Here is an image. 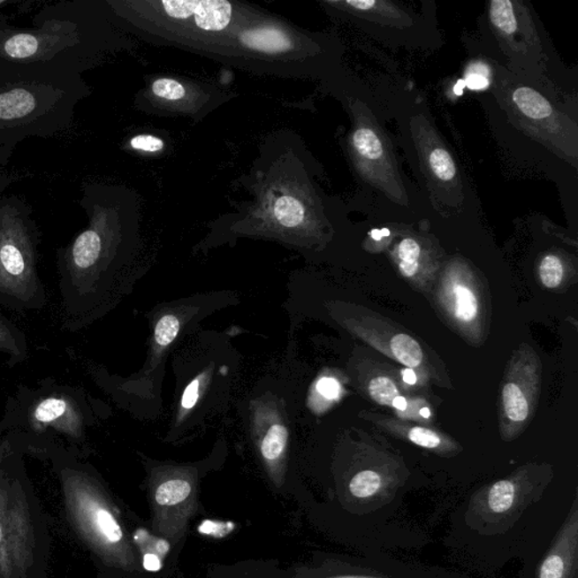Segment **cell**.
I'll use <instances>...</instances> for the list:
<instances>
[{"label": "cell", "mask_w": 578, "mask_h": 578, "mask_svg": "<svg viewBox=\"0 0 578 578\" xmlns=\"http://www.w3.org/2000/svg\"><path fill=\"white\" fill-rule=\"evenodd\" d=\"M57 469L65 516L101 577L144 578L132 535L100 480L75 462H60Z\"/></svg>", "instance_id": "6da1fadb"}, {"label": "cell", "mask_w": 578, "mask_h": 578, "mask_svg": "<svg viewBox=\"0 0 578 578\" xmlns=\"http://www.w3.org/2000/svg\"><path fill=\"white\" fill-rule=\"evenodd\" d=\"M50 527L26 468L0 466V578H48Z\"/></svg>", "instance_id": "7a4b0ae2"}, {"label": "cell", "mask_w": 578, "mask_h": 578, "mask_svg": "<svg viewBox=\"0 0 578 578\" xmlns=\"http://www.w3.org/2000/svg\"><path fill=\"white\" fill-rule=\"evenodd\" d=\"M155 535L177 544L183 538L198 502L193 480L172 477L158 483L150 494Z\"/></svg>", "instance_id": "3957f363"}, {"label": "cell", "mask_w": 578, "mask_h": 578, "mask_svg": "<svg viewBox=\"0 0 578 578\" xmlns=\"http://www.w3.org/2000/svg\"><path fill=\"white\" fill-rule=\"evenodd\" d=\"M35 280L30 252L19 240H0V291L27 302L34 295Z\"/></svg>", "instance_id": "277c9868"}, {"label": "cell", "mask_w": 578, "mask_h": 578, "mask_svg": "<svg viewBox=\"0 0 578 578\" xmlns=\"http://www.w3.org/2000/svg\"><path fill=\"white\" fill-rule=\"evenodd\" d=\"M169 19L186 22L198 30L221 32L230 26L234 10L226 0H166L158 3Z\"/></svg>", "instance_id": "5b68a950"}, {"label": "cell", "mask_w": 578, "mask_h": 578, "mask_svg": "<svg viewBox=\"0 0 578 578\" xmlns=\"http://www.w3.org/2000/svg\"><path fill=\"white\" fill-rule=\"evenodd\" d=\"M288 442V430L280 422L270 426L260 442V453L270 469L274 470L283 461Z\"/></svg>", "instance_id": "8992f818"}, {"label": "cell", "mask_w": 578, "mask_h": 578, "mask_svg": "<svg viewBox=\"0 0 578 578\" xmlns=\"http://www.w3.org/2000/svg\"><path fill=\"white\" fill-rule=\"evenodd\" d=\"M516 108L532 120L543 121L552 116V107L540 93L530 87H519L513 93Z\"/></svg>", "instance_id": "52a82bcc"}, {"label": "cell", "mask_w": 578, "mask_h": 578, "mask_svg": "<svg viewBox=\"0 0 578 578\" xmlns=\"http://www.w3.org/2000/svg\"><path fill=\"white\" fill-rule=\"evenodd\" d=\"M503 407L508 421L513 422H523L530 414L527 393L516 382H508L504 385Z\"/></svg>", "instance_id": "ba28073f"}, {"label": "cell", "mask_w": 578, "mask_h": 578, "mask_svg": "<svg viewBox=\"0 0 578 578\" xmlns=\"http://www.w3.org/2000/svg\"><path fill=\"white\" fill-rule=\"evenodd\" d=\"M249 47L268 54L282 52L291 46V41L277 28L264 27L250 32L247 36Z\"/></svg>", "instance_id": "9c48e42d"}, {"label": "cell", "mask_w": 578, "mask_h": 578, "mask_svg": "<svg viewBox=\"0 0 578 578\" xmlns=\"http://www.w3.org/2000/svg\"><path fill=\"white\" fill-rule=\"evenodd\" d=\"M354 148L365 163L381 162L384 149L380 138L372 128L361 127L353 135Z\"/></svg>", "instance_id": "30bf717a"}, {"label": "cell", "mask_w": 578, "mask_h": 578, "mask_svg": "<svg viewBox=\"0 0 578 578\" xmlns=\"http://www.w3.org/2000/svg\"><path fill=\"white\" fill-rule=\"evenodd\" d=\"M390 350L391 355L410 369L418 368L424 360V353H422L421 345L414 338L407 336L405 333H399L392 338Z\"/></svg>", "instance_id": "8fae6325"}, {"label": "cell", "mask_w": 578, "mask_h": 578, "mask_svg": "<svg viewBox=\"0 0 578 578\" xmlns=\"http://www.w3.org/2000/svg\"><path fill=\"white\" fill-rule=\"evenodd\" d=\"M34 107V97L27 91H13L0 95V118L2 119L26 117Z\"/></svg>", "instance_id": "7c38bea8"}, {"label": "cell", "mask_w": 578, "mask_h": 578, "mask_svg": "<svg viewBox=\"0 0 578 578\" xmlns=\"http://www.w3.org/2000/svg\"><path fill=\"white\" fill-rule=\"evenodd\" d=\"M453 295V313L462 323H471L478 316V300L466 285L455 284L451 289Z\"/></svg>", "instance_id": "4fadbf2b"}, {"label": "cell", "mask_w": 578, "mask_h": 578, "mask_svg": "<svg viewBox=\"0 0 578 578\" xmlns=\"http://www.w3.org/2000/svg\"><path fill=\"white\" fill-rule=\"evenodd\" d=\"M427 166L437 181L449 183L457 178L458 170L453 158L441 146H435L427 154Z\"/></svg>", "instance_id": "5bb4252c"}, {"label": "cell", "mask_w": 578, "mask_h": 578, "mask_svg": "<svg viewBox=\"0 0 578 578\" xmlns=\"http://www.w3.org/2000/svg\"><path fill=\"white\" fill-rule=\"evenodd\" d=\"M274 215L280 225L293 229L304 222L305 209L299 199L283 195L275 202Z\"/></svg>", "instance_id": "9a60e30c"}, {"label": "cell", "mask_w": 578, "mask_h": 578, "mask_svg": "<svg viewBox=\"0 0 578 578\" xmlns=\"http://www.w3.org/2000/svg\"><path fill=\"white\" fill-rule=\"evenodd\" d=\"M422 247L416 240H402L398 246L399 268L406 277H413L419 270V258H421Z\"/></svg>", "instance_id": "2e32d148"}, {"label": "cell", "mask_w": 578, "mask_h": 578, "mask_svg": "<svg viewBox=\"0 0 578 578\" xmlns=\"http://www.w3.org/2000/svg\"><path fill=\"white\" fill-rule=\"evenodd\" d=\"M514 484L507 480H500L491 487L488 495V505L495 513H504L512 507L514 503Z\"/></svg>", "instance_id": "e0dca14e"}, {"label": "cell", "mask_w": 578, "mask_h": 578, "mask_svg": "<svg viewBox=\"0 0 578 578\" xmlns=\"http://www.w3.org/2000/svg\"><path fill=\"white\" fill-rule=\"evenodd\" d=\"M382 480L376 472L365 470L357 474L349 483V491L355 498H368L380 490Z\"/></svg>", "instance_id": "ac0fdd59"}, {"label": "cell", "mask_w": 578, "mask_h": 578, "mask_svg": "<svg viewBox=\"0 0 578 578\" xmlns=\"http://www.w3.org/2000/svg\"><path fill=\"white\" fill-rule=\"evenodd\" d=\"M67 410L68 404L65 399L48 398L36 407L34 418L41 424H51V422H55L63 417Z\"/></svg>", "instance_id": "d6986e66"}, {"label": "cell", "mask_w": 578, "mask_h": 578, "mask_svg": "<svg viewBox=\"0 0 578 578\" xmlns=\"http://www.w3.org/2000/svg\"><path fill=\"white\" fill-rule=\"evenodd\" d=\"M540 279L547 288L559 287L563 282L564 267L557 255H545L540 263Z\"/></svg>", "instance_id": "ffe728a7"}, {"label": "cell", "mask_w": 578, "mask_h": 578, "mask_svg": "<svg viewBox=\"0 0 578 578\" xmlns=\"http://www.w3.org/2000/svg\"><path fill=\"white\" fill-rule=\"evenodd\" d=\"M369 394L378 405L392 406V401L399 396L397 385L391 378L377 376L370 381Z\"/></svg>", "instance_id": "44dd1931"}, {"label": "cell", "mask_w": 578, "mask_h": 578, "mask_svg": "<svg viewBox=\"0 0 578 578\" xmlns=\"http://www.w3.org/2000/svg\"><path fill=\"white\" fill-rule=\"evenodd\" d=\"M5 50L7 55L13 58H27L38 50V41L30 34L14 35L7 41Z\"/></svg>", "instance_id": "7402d4cb"}, {"label": "cell", "mask_w": 578, "mask_h": 578, "mask_svg": "<svg viewBox=\"0 0 578 578\" xmlns=\"http://www.w3.org/2000/svg\"><path fill=\"white\" fill-rule=\"evenodd\" d=\"M179 330H180V323L178 317L171 315L164 316L155 327V341L161 347H166L177 338Z\"/></svg>", "instance_id": "603a6c76"}, {"label": "cell", "mask_w": 578, "mask_h": 578, "mask_svg": "<svg viewBox=\"0 0 578 578\" xmlns=\"http://www.w3.org/2000/svg\"><path fill=\"white\" fill-rule=\"evenodd\" d=\"M152 89L155 95L168 101L180 100L186 95V88L180 81L171 79L155 80Z\"/></svg>", "instance_id": "cb8c5ba5"}, {"label": "cell", "mask_w": 578, "mask_h": 578, "mask_svg": "<svg viewBox=\"0 0 578 578\" xmlns=\"http://www.w3.org/2000/svg\"><path fill=\"white\" fill-rule=\"evenodd\" d=\"M408 439L416 445L426 447V449H437L442 444V438L437 431L422 429V427L410 429Z\"/></svg>", "instance_id": "d4e9b609"}, {"label": "cell", "mask_w": 578, "mask_h": 578, "mask_svg": "<svg viewBox=\"0 0 578 578\" xmlns=\"http://www.w3.org/2000/svg\"><path fill=\"white\" fill-rule=\"evenodd\" d=\"M133 149L142 150L148 153H158L164 148V142L161 138L153 135H138L130 141Z\"/></svg>", "instance_id": "484cf974"}, {"label": "cell", "mask_w": 578, "mask_h": 578, "mask_svg": "<svg viewBox=\"0 0 578 578\" xmlns=\"http://www.w3.org/2000/svg\"><path fill=\"white\" fill-rule=\"evenodd\" d=\"M564 561L559 556L551 555L544 560L540 571V578H563Z\"/></svg>", "instance_id": "4316f807"}, {"label": "cell", "mask_w": 578, "mask_h": 578, "mask_svg": "<svg viewBox=\"0 0 578 578\" xmlns=\"http://www.w3.org/2000/svg\"><path fill=\"white\" fill-rule=\"evenodd\" d=\"M202 378H195L191 384L186 386L185 392H183L181 406L183 409H193L194 405L197 404L199 396H201Z\"/></svg>", "instance_id": "83f0119b"}, {"label": "cell", "mask_w": 578, "mask_h": 578, "mask_svg": "<svg viewBox=\"0 0 578 578\" xmlns=\"http://www.w3.org/2000/svg\"><path fill=\"white\" fill-rule=\"evenodd\" d=\"M316 390L321 396L329 399V400H332V399H336L339 396L340 385L338 384L336 378L323 377L319 382H317Z\"/></svg>", "instance_id": "f1b7e54d"}, {"label": "cell", "mask_w": 578, "mask_h": 578, "mask_svg": "<svg viewBox=\"0 0 578 578\" xmlns=\"http://www.w3.org/2000/svg\"><path fill=\"white\" fill-rule=\"evenodd\" d=\"M466 83L471 89H483L488 85L487 69L484 67H472L467 74Z\"/></svg>", "instance_id": "f546056e"}, {"label": "cell", "mask_w": 578, "mask_h": 578, "mask_svg": "<svg viewBox=\"0 0 578 578\" xmlns=\"http://www.w3.org/2000/svg\"><path fill=\"white\" fill-rule=\"evenodd\" d=\"M402 378H404L406 384H414L417 382L416 373H414L411 369L402 370Z\"/></svg>", "instance_id": "4dcf8cb0"}, {"label": "cell", "mask_w": 578, "mask_h": 578, "mask_svg": "<svg viewBox=\"0 0 578 578\" xmlns=\"http://www.w3.org/2000/svg\"><path fill=\"white\" fill-rule=\"evenodd\" d=\"M392 406L394 408L398 410L404 411L407 409V406H408V402H407L406 399L401 396H398L394 400L392 401Z\"/></svg>", "instance_id": "1f68e13d"}, {"label": "cell", "mask_w": 578, "mask_h": 578, "mask_svg": "<svg viewBox=\"0 0 578 578\" xmlns=\"http://www.w3.org/2000/svg\"><path fill=\"white\" fill-rule=\"evenodd\" d=\"M421 414L424 418H430V410L429 408H422V409H421Z\"/></svg>", "instance_id": "d6a6232c"}, {"label": "cell", "mask_w": 578, "mask_h": 578, "mask_svg": "<svg viewBox=\"0 0 578 578\" xmlns=\"http://www.w3.org/2000/svg\"><path fill=\"white\" fill-rule=\"evenodd\" d=\"M10 457V455H6L5 453H3L2 451H0V466H2V463L5 461V460Z\"/></svg>", "instance_id": "836d02e7"}, {"label": "cell", "mask_w": 578, "mask_h": 578, "mask_svg": "<svg viewBox=\"0 0 578 578\" xmlns=\"http://www.w3.org/2000/svg\"><path fill=\"white\" fill-rule=\"evenodd\" d=\"M102 578H125V577L118 576V575H109V576H104V577H102Z\"/></svg>", "instance_id": "e575fe53"}]
</instances>
